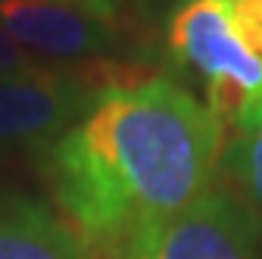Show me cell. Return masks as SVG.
Returning <instances> with one entry per match:
<instances>
[{
  "label": "cell",
  "instance_id": "7",
  "mask_svg": "<svg viewBox=\"0 0 262 259\" xmlns=\"http://www.w3.org/2000/svg\"><path fill=\"white\" fill-rule=\"evenodd\" d=\"M225 169L241 187V200L262 222V125L237 135L225 153Z\"/></svg>",
  "mask_w": 262,
  "mask_h": 259
},
{
  "label": "cell",
  "instance_id": "2",
  "mask_svg": "<svg viewBox=\"0 0 262 259\" xmlns=\"http://www.w3.org/2000/svg\"><path fill=\"white\" fill-rule=\"evenodd\" d=\"M169 50L206 88V106L237 135L262 125V56L228 0H184L169 22Z\"/></svg>",
  "mask_w": 262,
  "mask_h": 259
},
{
  "label": "cell",
  "instance_id": "9",
  "mask_svg": "<svg viewBox=\"0 0 262 259\" xmlns=\"http://www.w3.org/2000/svg\"><path fill=\"white\" fill-rule=\"evenodd\" d=\"M75 4L94 7V10H103V13H116L119 16V0H75Z\"/></svg>",
  "mask_w": 262,
  "mask_h": 259
},
{
  "label": "cell",
  "instance_id": "4",
  "mask_svg": "<svg viewBox=\"0 0 262 259\" xmlns=\"http://www.w3.org/2000/svg\"><path fill=\"white\" fill-rule=\"evenodd\" d=\"M110 84L94 72L25 69L0 75V150L50 147L97 103Z\"/></svg>",
  "mask_w": 262,
  "mask_h": 259
},
{
  "label": "cell",
  "instance_id": "6",
  "mask_svg": "<svg viewBox=\"0 0 262 259\" xmlns=\"http://www.w3.org/2000/svg\"><path fill=\"white\" fill-rule=\"evenodd\" d=\"M0 259H97V247L35 197H0Z\"/></svg>",
  "mask_w": 262,
  "mask_h": 259
},
{
  "label": "cell",
  "instance_id": "5",
  "mask_svg": "<svg viewBox=\"0 0 262 259\" xmlns=\"http://www.w3.org/2000/svg\"><path fill=\"white\" fill-rule=\"evenodd\" d=\"M0 22L28 53L91 59L116 44V13L75 0H0Z\"/></svg>",
  "mask_w": 262,
  "mask_h": 259
},
{
  "label": "cell",
  "instance_id": "1",
  "mask_svg": "<svg viewBox=\"0 0 262 259\" xmlns=\"http://www.w3.org/2000/svg\"><path fill=\"white\" fill-rule=\"evenodd\" d=\"M222 122L169 78L110 84L47 147L44 175L59 212L113 250L141 225L169 219L212 187Z\"/></svg>",
  "mask_w": 262,
  "mask_h": 259
},
{
  "label": "cell",
  "instance_id": "8",
  "mask_svg": "<svg viewBox=\"0 0 262 259\" xmlns=\"http://www.w3.org/2000/svg\"><path fill=\"white\" fill-rule=\"evenodd\" d=\"M38 62L35 56H31L25 47H19L13 38L7 25L0 22V75H13V72H25V69H35Z\"/></svg>",
  "mask_w": 262,
  "mask_h": 259
},
{
  "label": "cell",
  "instance_id": "3",
  "mask_svg": "<svg viewBox=\"0 0 262 259\" xmlns=\"http://www.w3.org/2000/svg\"><path fill=\"white\" fill-rule=\"evenodd\" d=\"M113 250L135 259H262V222L237 193L209 187L181 212L141 225Z\"/></svg>",
  "mask_w": 262,
  "mask_h": 259
},
{
  "label": "cell",
  "instance_id": "10",
  "mask_svg": "<svg viewBox=\"0 0 262 259\" xmlns=\"http://www.w3.org/2000/svg\"><path fill=\"white\" fill-rule=\"evenodd\" d=\"M106 259H135V256L125 253V250H106Z\"/></svg>",
  "mask_w": 262,
  "mask_h": 259
}]
</instances>
